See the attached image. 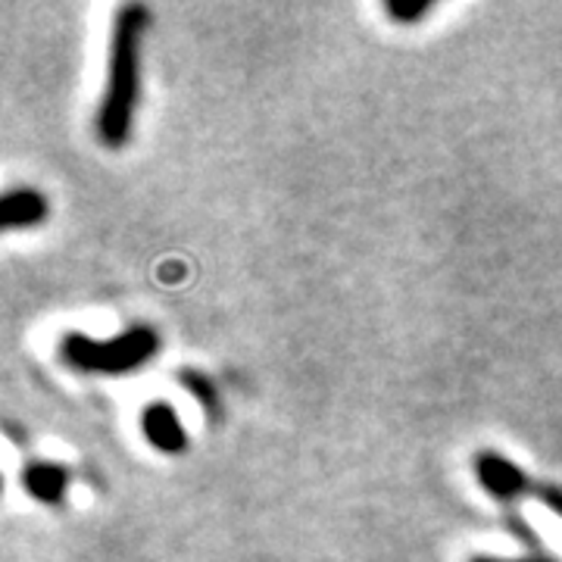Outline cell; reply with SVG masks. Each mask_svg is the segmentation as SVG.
<instances>
[{
  "label": "cell",
  "mask_w": 562,
  "mask_h": 562,
  "mask_svg": "<svg viewBox=\"0 0 562 562\" xmlns=\"http://www.w3.org/2000/svg\"><path fill=\"white\" fill-rule=\"evenodd\" d=\"M150 13L144 3H125L113 20L106 85H103L94 132L110 150H120L132 140L135 110L140 94V38L147 32Z\"/></svg>",
  "instance_id": "1"
},
{
  "label": "cell",
  "mask_w": 562,
  "mask_h": 562,
  "mask_svg": "<svg viewBox=\"0 0 562 562\" xmlns=\"http://www.w3.org/2000/svg\"><path fill=\"white\" fill-rule=\"evenodd\" d=\"M160 335L150 325H135L116 338L94 341L88 335L69 331L60 338V360L88 375H128L157 357Z\"/></svg>",
  "instance_id": "2"
},
{
  "label": "cell",
  "mask_w": 562,
  "mask_h": 562,
  "mask_svg": "<svg viewBox=\"0 0 562 562\" xmlns=\"http://www.w3.org/2000/svg\"><path fill=\"white\" fill-rule=\"evenodd\" d=\"M475 482L482 484L484 494H491L503 506L525 501L528 494H535V479L525 472L519 462L503 457L497 450H479L472 460Z\"/></svg>",
  "instance_id": "3"
},
{
  "label": "cell",
  "mask_w": 562,
  "mask_h": 562,
  "mask_svg": "<svg viewBox=\"0 0 562 562\" xmlns=\"http://www.w3.org/2000/svg\"><path fill=\"white\" fill-rule=\"evenodd\" d=\"M140 435L166 457H181L188 450V431L181 425L179 409L169 401H154L140 409Z\"/></svg>",
  "instance_id": "4"
},
{
  "label": "cell",
  "mask_w": 562,
  "mask_h": 562,
  "mask_svg": "<svg viewBox=\"0 0 562 562\" xmlns=\"http://www.w3.org/2000/svg\"><path fill=\"white\" fill-rule=\"evenodd\" d=\"M69 482H72L69 469L50 460H29L20 472L22 491L41 506H60L66 501Z\"/></svg>",
  "instance_id": "5"
},
{
  "label": "cell",
  "mask_w": 562,
  "mask_h": 562,
  "mask_svg": "<svg viewBox=\"0 0 562 562\" xmlns=\"http://www.w3.org/2000/svg\"><path fill=\"white\" fill-rule=\"evenodd\" d=\"M47 213H50V203L38 188H10L0 201V225L7 232L35 228L47 220Z\"/></svg>",
  "instance_id": "6"
},
{
  "label": "cell",
  "mask_w": 562,
  "mask_h": 562,
  "mask_svg": "<svg viewBox=\"0 0 562 562\" xmlns=\"http://www.w3.org/2000/svg\"><path fill=\"white\" fill-rule=\"evenodd\" d=\"M179 384L184 387V391H188V394H191V397H194V401L201 403L210 416H216V406H220V391H216V384L210 382V375L194 372V369H181Z\"/></svg>",
  "instance_id": "7"
},
{
  "label": "cell",
  "mask_w": 562,
  "mask_h": 562,
  "mask_svg": "<svg viewBox=\"0 0 562 562\" xmlns=\"http://www.w3.org/2000/svg\"><path fill=\"white\" fill-rule=\"evenodd\" d=\"M435 10L431 0H384V13L401 25H416Z\"/></svg>",
  "instance_id": "8"
},
{
  "label": "cell",
  "mask_w": 562,
  "mask_h": 562,
  "mask_svg": "<svg viewBox=\"0 0 562 562\" xmlns=\"http://www.w3.org/2000/svg\"><path fill=\"white\" fill-rule=\"evenodd\" d=\"M535 501L543 503L553 516H560L562 519V487L560 484H547V482H535V494H531Z\"/></svg>",
  "instance_id": "9"
},
{
  "label": "cell",
  "mask_w": 562,
  "mask_h": 562,
  "mask_svg": "<svg viewBox=\"0 0 562 562\" xmlns=\"http://www.w3.org/2000/svg\"><path fill=\"white\" fill-rule=\"evenodd\" d=\"M465 562H557L553 557H547V553H528V557H519V560H503V557H472V560Z\"/></svg>",
  "instance_id": "10"
}]
</instances>
